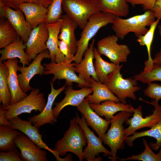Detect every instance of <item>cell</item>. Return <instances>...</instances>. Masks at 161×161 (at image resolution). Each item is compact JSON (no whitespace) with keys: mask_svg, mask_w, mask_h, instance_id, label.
Here are the masks:
<instances>
[{"mask_svg":"<svg viewBox=\"0 0 161 161\" xmlns=\"http://www.w3.org/2000/svg\"><path fill=\"white\" fill-rule=\"evenodd\" d=\"M6 110L2 108H0V125L6 126H10L11 125L10 122L7 120L5 117V114Z\"/></svg>","mask_w":161,"mask_h":161,"instance_id":"obj_44","label":"cell"},{"mask_svg":"<svg viewBox=\"0 0 161 161\" xmlns=\"http://www.w3.org/2000/svg\"><path fill=\"white\" fill-rule=\"evenodd\" d=\"M158 30H159V34L161 37V24H160V25L158 26ZM160 51L161 52V46L160 47Z\"/></svg>","mask_w":161,"mask_h":161,"instance_id":"obj_46","label":"cell"},{"mask_svg":"<svg viewBox=\"0 0 161 161\" xmlns=\"http://www.w3.org/2000/svg\"><path fill=\"white\" fill-rule=\"evenodd\" d=\"M46 103L44 93L40 92L39 88H33L29 95L21 100L2 108L6 110L5 116L9 120L22 113L30 114L33 110L38 111L40 113L44 110Z\"/></svg>","mask_w":161,"mask_h":161,"instance_id":"obj_6","label":"cell"},{"mask_svg":"<svg viewBox=\"0 0 161 161\" xmlns=\"http://www.w3.org/2000/svg\"><path fill=\"white\" fill-rule=\"evenodd\" d=\"M63 0H53L48 7V12L45 23L56 22L61 18L63 13L62 3Z\"/></svg>","mask_w":161,"mask_h":161,"instance_id":"obj_37","label":"cell"},{"mask_svg":"<svg viewBox=\"0 0 161 161\" xmlns=\"http://www.w3.org/2000/svg\"><path fill=\"white\" fill-rule=\"evenodd\" d=\"M143 142L145 149L141 153L137 155H133L131 157L125 158H120L117 157V159L121 161L134 160L143 161H161V148L159 152L157 154H155L152 151L145 139H143Z\"/></svg>","mask_w":161,"mask_h":161,"instance_id":"obj_35","label":"cell"},{"mask_svg":"<svg viewBox=\"0 0 161 161\" xmlns=\"http://www.w3.org/2000/svg\"><path fill=\"white\" fill-rule=\"evenodd\" d=\"M133 78L137 81L147 83L154 81H161V65L155 66L150 71H143L138 74L134 75Z\"/></svg>","mask_w":161,"mask_h":161,"instance_id":"obj_36","label":"cell"},{"mask_svg":"<svg viewBox=\"0 0 161 161\" xmlns=\"http://www.w3.org/2000/svg\"><path fill=\"white\" fill-rule=\"evenodd\" d=\"M0 17V48L3 49L15 41L19 36L7 19Z\"/></svg>","mask_w":161,"mask_h":161,"instance_id":"obj_34","label":"cell"},{"mask_svg":"<svg viewBox=\"0 0 161 161\" xmlns=\"http://www.w3.org/2000/svg\"><path fill=\"white\" fill-rule=\"evenodd\" d=\"M154 66L161 65V52L157 53L153 59Z\"/></svg>","mask_w":161,"mask_h":161,"instance_id":"obj_45","label":"cell"},{"mask_svg":"<svg viewBox=\"0 0 161 161\" xmlns=\"http://www.w3.org/2000/svg\"><path fill=\"white\" fill-rule=\"evenodd\" d=\"M83 130L86 135L87 145L83 150V159L88 161H101V157H96L100 153H103L111 156V151L106 148L102 144V142L99 137L96 136L93 131H92L86 124L85 119L82 114L80 117L77 113L76 117L73 118Z\"/></svg>","mask_w":161,"mask_h":161,"instance_id":"obj_10","label":"cell"},{"mask_svg":"<svg viewBox=\"0 0 161 161\" xmlns=\"http://www.w3.org/2000/svg\"><path fill=\"white\" fill-rule=\"evenodd\" d=\"M14 142L20 150V157L24 161H47V152L39 148L26 134L21 133Z\"/></svg>","mask_w":161,"mask_h":161,"instance_id":"obj_13","label":"cell"},{"mask_svg":"<svg viewBox=\"0 0 161 161\" xmlns=\"http://www.w3.org/2000/svg\"><path fill=\"white\" fill-rule=\"evenodd\" d=\"M132 136H128L125 139V142L129 147L133 146V142L139 137L148 136L153 137L156 139L155 143H150L149 146L151 149L155 151L161 148V120L149 130L138 132H135Z\"/></svg>","mask_w":161,"mask_h":161,"instance_id":"obj_29","label":"cell"},{"mask_svg":"<svg viewBox=\"0 0 161 161\" xmlns=\"http://www.w3.org/2000/svg\"><path fill=\"white\" fill-rule=\"evenodd\" d=\"M95 41V39H93L89 47L84 53L83 58L80 62L73 63L75 70L78 73V76L89 84L91 78L99 82L93 63Z\"/></svg>","mask_w":161,"mask_h":161,"instance_id":"obj_19","label":"cell"},{"mask_svg":"<svg viewBox=\"0 0 161 161\" xmlns=\"http://www.w3.org/2000/svg\"><path fill=\"white\" fill-rule=\"evenodd\" d=\"M44 58L50 59L49 52L47 49L39 54L27 66H19L18 71L21 73L18 75V78L20 87L25 93L30 91L33 88L30 85V81L36 75H44V67L41 64Z\"/></svg>","mask_w":161,"mask_h":161,"instance_id":"obj_11","label":"cell"},{"mask_svg":"<svg viewBox=\"0 0 161 161\" xmlns=\"http://www.w3.org/2000/svg\"><path fill=\"white\" fill-rule=\"evenodd\" d=\"M160 19L157 18L150 26L147 32L144 35L137 37V41L141 46H145L147 48L148 54V60L144 63L145 66L143 71L144 72H148L154 68V64L153 59L151 55V47L153 41L155 30L159 24Z\"/></svg>","mask_w":161,"mask_h":161,"instance_id":"obj_30","label":"cell"},{"mask_svg":"<svg viewBox=\"0 0 161 161\" xmlns=\"http://www.w3.org/2000/svg\"><path fill=\"white\" fill-rule=\"evenodd\" d=\"M23 42L19 36L15 41L1 49L0 62L17 58L19 59V62L21 63L23 66L29 65L31 60L24 51L26 46Z\"/></svg>","mask_w":161,"mask_h":161,"instance_id":"obj_25","label":"cell"},{"mask_svg":"<svg viewBox=\"0 0 161 161\" xmlns=\"http://www.w3.org/2000/svg\"><path fill=\"white\" fill-rule=\"evenodd\" d=\"M60 19L58 21L51 23H45L49 32V37L46 44L48 49L51 62L60 63L65 60V57L60 51L58 46L59 34L61 25Z\"/></svg>","mask_w":161,"mask_h":161,"instance_id":"obj_23","label":"cell"},{"mask_svg":"<svg viewBox=\"0 0 161 161\" xmlns=\"http://www.w3.org/2000/svg\"><path fill=\"white\" fill-rule=\"evenodd\" d=\"M132 115L131 113L121 111L110 120V128L105 134L103 142L110 148L111 156L109 158L111 161L116 160L117 150L124 148L125 137L123 124Z\"/></svg>","mask_w":161,"mask_h":161,"instance_id":"obj_4","label":"cell"},{"mask_svg":"<svg viewBox=\"0 0 161 161\" xmlns=\"http://www.w3.org/2000/svg\"><path fill=\"white\" fill-rule=\"evenodd\" d=\"M0 17L8 20L26 43L32 29L26 21L23 12L19 9H13L0 2Z\"/></svg>","mask_w":161,"mask_h":161,"instance_id":"obj_12","label":"cell"},{"mask_svg":"<svg viewBox=\"0 0 161 161\" xmlns=\"http://www.w3.org/2000/svg\"><path fill=\"white\" fill-rule=\"evenodd\" d=\"M24 14L26 20L32 29L42 23H46L48 12V8L32 2H24L18 5Z\"/></svg>","mask_w":161,"mask_h":161,"instance_id":"obj_22","label":"cell"},{"mask_svg":"<svg viewBox=\"0 0 161 161\" xmlns=\"http://www.w3.org/2000/svg\"><path fill=\"white\" fill-rule=\"evenodd\" d=\"M21 133L10 126L0 125V150L7 152L16 148L14 140Z\"/></svg>","mask_w":161,"mask_h":161,"instance_id":"obj_32","label":"cell"},{"mask_svg":"<svg viewBox=\"0 0 161 161\" xmlns=\"http://www.w3.org/2000/svg\"><path fill=\"white\" fill-rule=\"evenodd\" d=\"M117 16L112 14L100 12L90 17L78 40L77 51L72 61L77 63L80 62L83 58L85 52L89 47L90 40L101 28L109 24H112Z\"/></svg>","mask_w":161,"mask_h":161,"instance_id":"obj_2","label":"cell"},{"mask_svg":"<svg viewBox=\"0 0 161 161\" xmlns=\"http://www.w3.org/2000/svg\"><path fill=\"white\" fill-rule=\"evenodd\" d=\"M148 84L144 90L145 95L153 100L158 102L161 99V85L152 82Z\"/></svg>","mask_w":161,"mask_h":161,"instance_id":"obj_39","label":"cell"},{"mask_svg":"<svg viewBox=\"0 0 161 161\" xmlns=\"http://www.w3.org/2000/svg\"><path fill=\"white\" fill-rule=\"evenodd\" d=\"M60 34L58 39L66 43L75 55L77 50V41L75 34V30L78 26L77 22L66 14L62 15Z\"/></svg>","mask_w":161,"mask_h":161,"instance_id":"obj_24","label":"cell"},{"mask_svg":"<svg viewBox=\"0 0 161 161\" xmlns=\"http://www.w3.org/2000/svg\"><path fill=\"white\" fill-rule=\"evenodd\" d=\"M11 123L10 126L24 134L33 141L40 148L47 150L53 155L54 152L44 142L43 135L40 133L38 128L29 120H23L18 116L9 120Z\"/></svg>","mask_w":161,"mask_h":161,"instance_id":"obj_20","label":"cell"},{"mask_svg":"<svg viewBox=\"0 0 161 161\" xmlns=\"http://www.w3.org/2000/svg\"><path fill=\"white\" fill-rule=\"evenodd\" d=\"M8 74L7 67L3 62H0V102L2 108L11 104V95L7 83Z\"/></svg>","mask_w":161,"mask_h":161,"instance_id":"obj_33","label":"cell"},{"mask_svg":"<svg viewBox=\"0 0 161 161\" xmlns=\"http://www.w3.org/2000/svg\"><path fill=\"white\" fill-rule=\"evenodd\" d=\"M62 7L82 30L90 17L101 12L98 0H63Z\"/></svg>","mask_w":161,"mask_h":161,"instance_id":"obj_5","label":"cell"},{"mask_svg":"<svg viewBox=\"0 0 161 161\" xmlns=\"http://www.w3.org/2000/svg\"><path fill=\"white\" fill-rule=\"evenodd\" d=\"M94 65L95 71L99 82L103 83L108 75L114 71L119 64L109 63L104 60L98 53L97 48L94 47Z\"/></svg>","mask_w":161,"mask_h":161,"instance_id":"obj_31","label":"cell"},{"mask_svg":"<svg viewBox=\"0 0 161 161\" xmlns=\"http://www.w3.org/2000/svg\"><path fill=\"white\" fill-rule=\"evenodd\" d=\"M87 141L85 133L81 127L73 118L70 120L69 128L64 133L63 137L56 143L53 149L54 156L57 161H62L59 156L71 152L76 155L79 161H82L83 147Z\"/></svg>","mask_w":161,"mask_h":161,"instance_id":"obj_1","label":"cell"},{"mask_svg":"<svg viewBox=\"0 0 161 161\" xmlns=\"http://www.w3.org/2000/svg\"><path fill=\"white\" fill-rule=\"evenodd\" d=\"M118 38L115 35H109L99 40L97 44L98 53L106 56L112 62L116 64L126 62L131 53L127 45L117 43Z\"/></svg>","mask_w":161,"mask_h":161,"instance_id":"obj_8","label":"cell"},{"mask_svg":"<svg viewBox=\"0 0 161 161\" xmlns=\"http://www.w3.org/2000/svg\"><path fill=\"white\" fill-rule=\"evenodd\" d=\"M156 18L161 19V0H157L152 10Z\"/></svg>","mask_w":161,"mask_h":161,"instance_id":"obj_43","label":"cell"},{"mask_svg":"<svg viewBox=\"0 0 161 161\" xmlns=\"http://www.w3.org/2000/svg\"><path fill=\"white\" fill-rule=\"evenodd\" d=\"M0 161H23L20 157V153L16 148L7 152L0 153Z\"/></svg>","mask_w":161,"mask_h":161,"instance_id":"obj_40","label":"cell"},{"mask_svg":"<svg viewBox=\"0 0 161 161\" xmlns=\"http://www.w3.org/2000/svg\"><path fill=\"white\" fill-rule=\"evenodd\" d=\"M77 107L78 110L83 115L87 125L90 126L95 131L103 142L104 135L111 123V121L100 117L91 107L89 102L85 98Z\"/></svg>","mask_w":161,"mask_h":161,"instance_id":"obj_17","label":"cell"},{"mask_svg":"<svg viewBox=\"0 0 161 161\" xmlns=\"http://www.w3.org/2000/svg\"><path fill=\"white\" fill-rule=\"evenodd\" d=\"M53 0H0V2L16 10L19 9L18 5L24 2H32L41 4L48 8Z\"/></svg>","mask_w":161,"mask_h":161,"instance_id":"obj_38","label":"cell"},{"mask_svg":"<svg viewBox=\"0 0 161 161\" xmlns=\"http://www.w3.org/2000/svg\"><path fill=\"white\" fill-rule=\"evenodd\" d=\"M112 24L115 35L121 39L131 32H134L137 37L145 34L148 30L140 21L137 15L126 19L117 16Z\"/></svg>","mask_w":161,"mask_h":161,"instance_id":"obj_16","label":"cell"},{"mask_svg":"<svg viewBox=\"0 0 161 161\" xmlns=\"http://www.w3.org/2000/svg\"><path fill=\"white\" fill-rule=\"evenodd\" d=\"M101 12L112 14L120 17L127 16L129 14L127 0H98Z\"/></svg>","mask_w":161,"mask_h":161,"instance_id":"obj_28","label":"cell"},{"mask_svg":"<svg viewBox=\"0 0 161 161\" xmlns=\"http://www.w3.org/2000/svg\"><path fill=\"white\" fill-rule=\"evenodd\" d=\"M71 62L65 60L60 63L51 62L44 64V75H53L54 76L51 81L53 83L57 79H64L66 84L75 82L78 83V86L81 88L90 87L89 83L77 75L73 64Z\"/></svg>","mask_w":161,"mask_h":161,"instance_id":"obj_9","label":"cell"},{"mask_svg":"<svg viewBox=\"0 0 161 161\" xmlns=\"http://www.w3.org/2000/svg\"><path fill=\"white\" fill-rule=\"evenodd\" d=\"M58 46L60 51L65 56V60L72 62L74 55L72 54L66 43L63 41L59 40Z\"/></svg>","mask_w":161,"mask_h":161,"instance_id":"obj_42","label":"cell"},{"mask_svg":"<svg viewBox=\"0 0 161 161\" xmlns=\"http://www.w3.org/2000/svg\"><path fill=\"white\" fill-rule=\"evenodd\" d=\"M45 23H42L32 29L25 43V52L31 61L39 54L47 49L46 43L48 38L49 32Z\"/></svg>","mask_w":161,"mask_h":161,"instance_id":"obj_14","label":"cell"},{"mask_svg":"<svg viewBox=\"0 0 161 161\" xmlns=\"http://www.w3.org/2000/svg\"><path fill=\"white\" fill-rule=\"evenodd\" d=\"M66 84L65 97L61 102L56 103L55 106L53 109V115L56 119L65 107L69 105L77 106L93 92L91 87H84L76 90L72 88V83Z\"/></svg>","mask_w":161,"mask_h":161,"instance_id":"obj_18","label":"cell"},{"mask_svg":"<svg viewBox=\"0 0 161 161\" xmlns=\"http://www.w3.org/2000/svg\"><path fill=\"white\" fill-rule=\"evenodd\" d=\"M89 84L92 89L93 93L85 98L89 104H99L102 102L109 100L116 102H122L104 83L97 82L91 78Z\"/></svg>","mask_w":161,"mask_h":161,"instance_id":"obj_27","label":"cell"},{"mask_svg":"<svg viewBox=\"0 0 161 161\" xmlns=\"http://www.w3.org/2000/svg\"><path fill=\"white\" fill-rule=\"evenodd\" d=\"M157 0H127L128 3L133 6L140 5L143 10L146 11L152 10Z\"/></svg>","mask_w":161,"mask_h":161,"instance_id":"obj_41","label":"cell"},{"mask_svg":"<svg viewBox=\"0 0 161 161\" xmlns=\"http://www.w3.org/2000/svg\"><path fill=\"white\" fill-rule=\"evenodd\" d=\"M139 99L153 105L154 107V110L151 114L143 118L142 106L139 105L136 109L132 107V109L134 112L133 117L125 122L126 124L129 126L123 130L125 138L132 135L140 129L145 127L152 128L161 120V106L159 105L158 101L153 100L149 102L141 97Z\"/></svg>","mask_w":161,"mask_h":161,"instance_id":"obj_7","label":"cell"},{"mask_svg":"<svg viewBox=\"0 0 161 161\" xmlns=\"http://www.w3.org/2000/svg\"><path fill=\"white\" fill-rule=\"evenodd\" d=\"M9 70L7 83L11 95V104L17 103L27 96L21 89L18 78V58L9 59L3 62Z\"/></svg>","mask_w":161,"mask_h":161,"instance_id":"obj_21","label":"cell"},{"mask_svg":"<svg viewBox=\"0 0 161 161\" xmlns=\"http://www.w3.org/2000/svg\"><path fill=\"white\" fill-rule=\"evenodd\" d=\"M123 65L118 66L107 76L103 83L114 94L117 95L122 102L126 103L127 98L134 100L137 99L135 92L141 88L137 86V81L131 77L124 78L120 73Z\"/></svg>","mask_w":161,"mask_h":161,"instance_id":"obj_3","label":"cell"},{"mask_svg":"<svg viewBox=\"0 0 161 161\" xmlns=\"http://www.w3.org/2000/svg\"><path fill=\"white\" fill-rule=\"evenodd\" d=\"M53 84L50 81L51 91L48 94L47 100L43 111L39 114L28 118V120L38 129L45 124L53 125L57 122V119L53 115L52 106L56 97L65 89L67 85L65 83L60 88L55 89Z\"/></svg>","mask_w":161,"mask_h":161,"instance_id":"obj_15","label":"cell"},{"mask_svg":"<svg viewBox=\"0 0 161 161\" xmlns=\"http://www.w3.org/2000/svg\"><path fill=\"white\" fill-rule=\"evenodd\" d=\"M91 107L99 116H104L105 120H110L114 115L118 112L124 111L133 113L132 106L120 102H116L107 100L99 104H89Z\"/></svg>","mask_w":161,"mask_h":161,"instance_id":"obj_26","label":"cell"}]
</instances>
